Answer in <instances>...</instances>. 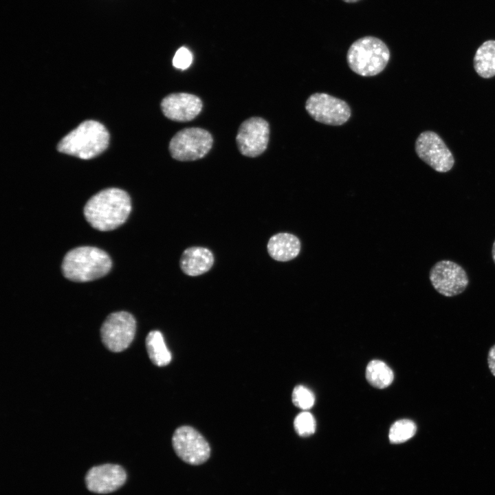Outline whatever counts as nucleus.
<instances>
[{"label":"nucleus","instance_id":"a211bd4d","mask_svg":"<svg viewBox=\"0 0 495 495\" xmlns=\"http://www.w3.org/2000/svg\"><path fill=\"white\" fill-rule=\"evenodd\" d=\"M366 378L373 386L385 388L393 382L394 375L392 369L386 363L373 360L366 366Z\"/></svg>","mask_w":495,"mask_h":495},{"label":"nucleus","instance_id":"39448f33","mask_svg":"<svg viewBox=\"0 0 495 495\" xmlns=\"http://www.w3.org/2000/svg\"><path fill=\"white\" fill-rule=\"evenodd\" d=\"M212 144V136L207 130L190 127L178 131L170 140L168 148L176 160L194 161L206 155Z\"/></svg>","mask_w":495,"mask_h":495},{"label":"nucleus","instance_id":"4468645a","mask_svg":"<svg viewBox=\"0 0 495 495\" xmlns=\"http://www.w3.org/2000/svg\"><path fill=\"white\" fill-rule=\"evenodd\" d=\"M212 252L204 247H190L181 256L179 265L184 274L190 276L201 275L210 270L214 264Z\"/></svg>","mask_w":495,"mask_h":495},{"label":"nucleus","instance_id":"f257e3e1","mask_svg":"<svg viewBox=\"0 0 495 495\" xmlns=\"http://www.w3.org/2000/svg\"><path fill=\"white\" fill-rule=\"evenodd\" d=\"M131 210V199L124 190L110 188L91 197L84 208L89 224L100 231L117 228L124 223Z\"/></svg>","mask_w":495,"mask_h":495},{"label":"nucleus","instance_id":"9d476101","mask_svg":"<svg viewBox=\"0 0 495 495\" xmlns=\"http://www.w3.org/2000/svg\"><path fill=\"white\" fill-rule=\"evenodd\" d=\"M415 148L417 156L437 172H448L454 164L452 152L434 131L421 133L415 141Z\"/></svg>","mask_w":495,"mask_h":495},{"label":"nucleus","instance_id":"aec40b11","mask_svg":"<svg viewBox=\"0 0 495 495\" xmlns=\"http://www.w3.org/2000/svg\"><path fill=\"white\" fill-rule=\"evenodd\" d=\"M316 420L314 416L307 411L299 413L295 418L294 426L296 432L300 437H308L315 432Z\"/></svg>","mask_w":495,"mask_h":495},{"label":"nucleus","instance_id":"7ed1b4c3","mask_svg":"<svg viewBox=\"0 0 495 495\" xmlns=\"http://www.w3.org/2000/svg\"><path fill=\"white\" fill-rule=\"evenodd\" d=\"M109 140V135L104 125L95 120H86L66 135L57 148L61 153L88 160L104 151Z\"/></svg>","mask_w":495,"mask_h":495},{"label":"nucleus","instance_id":"ddd939ff","mask_svg":"<svg viewBox=\"0 0 495 495\" xmlns=\"http://www.w3.org/2000/svg\"><path fill=\"white\" fill-rule=\"evenodd\" d=\"M202 102L195 95L188 93H173L161 102V109L168 119L177 122L190 121L196 118L202 109Z\"/></svg>","mask_w":495,"mask_h":495},{"label":"nucleus","instance_id":"412c9836","mask_svg":"<svg viewBox=\"0 0 495 495\" xmlns=\"http://www.w3.org/2000/svg\"><path fill=\"white\" fill-rule=\"evenodd\" d=\"M292 402L296 406L302 410L311 408L315 402L314 394L302 385L296 386L292 392Z\"/></svg>","mask_w":495,"mask_h":495},{"label":"nucleus","instance_id":"2eb2a0df","mask_svg":"<svg viewBox=\"0 0 495 495\" xmlns=\"http://www.w3.org/2000/svg\"><path fill=\"white\" fill-rule=\"evenodd\" d=\"M270 256L281 262L296 258L300 251V242L294 234L280 232L273 235L267 245Z\"/></svg>","mask_w":495,"mask_h":495},{"label":"nucleus","instance_id":"dca6fc26","mask_svg":"<svg viewBox=\"0 0 495 495\" xmlns=\"http://www.w3.org/2000/svg\"><path fill=\"white\" fill-rule=\"evenodd\" d=\"M474 68L483 78L495 76V41H487L477 49L474 57Z\"/></svg>","mask_w":495,"mask_h":495},{"label":"nucleus","instance_id":"1a4fd4ad","mask_svg":"<svg viewBox=\"0 0 495 495\" xmlns=\"http://www.w3.org/2000/svg\"><path fill=\"white\" fill-rule=\"evenodd\" d=\"M429 278L434 289L446 297L463 293L469 284L468 276L462 266L450 260H441L433 265Z\"/></svg>","mask_w":495,"mask_h":495},{"label":"nucleus","instance_id":"9b49d317","mask_svg":"<svg viewBox=\"0 0 495 495\" xmlns=\"http://www.w3.org/2000/svg\"><path fill=\"white\" fill-rule=\"evenodd\" d=\"M270 138V125L260 117H252L241 123L236 136L241 153L255 157L267 148Z\"/></svg>","mask_w":495,"mask_h":495},{"label":"nucleus","instance_id":"5701e85b","mask_svg":"<svg viewBox=\"0 0 495 495\" xmlns=\"http://www.w3.org/2000/svg\"><path fill=\"white\" fill-rule=\"evenodd\" d=\"M487 363L491 373L495 376V344L489 351Z\"/></svg>","mask_w":495,"mask_h":495},{"label":"nucleus","instance_id":"6e6552de","mask_svg":"<svg viewBox=\"0 0 495 495\" xmlns=\"http://www.w3.org/2000/svg\"><path fill=\"white\" fill-rule=\"evenodd\" d=\"M136 331L134 317L126 311L111 314L104 321L100 334L104 345L113 352L126 349L132 342Z\"/></svg>","mask_w":495,"mask_h":495},{"label":"nucleus","instance_id":"f8f14e48","mask_svg":"<svg viewBox=\"0 0 495 495\" xmlns=\"http://www.w3.org/2000/svg\"><path fill=\"white\" fill-rule=\"evenodd\" d=\"M126 472L120 465L104 463L91 468L85 481L89 491L106 494L120 488L126 481Z\"/></svg>","mask_w":495,"mask_h":495},{"label":"nucleus","instance_id":"f03ea898","mask_svg":"<svg viewBox=\"0 0 495 495\" xmlns=\"http://www.w3.org/2000/svg\"><path fill=\"white\" fill-rule=\"evenodd\" d=\"M111 267L109 255L103 250L91 246H82L69 251L62 263V271L67 278L86 282L107 274Z\"/></svg>","mask_w":495,"mask_h":495},{"label":"nucleus","instance_id":"20e7f679","mask_svg":"<svg viewBox=\"0 0 495 495\" xmlns=\"http://www.w3.org/2000/svg\"><path fill=\"white\" fill-rule=\"evenodd\" d=\"M390 51L380 38L366 36L355 41L346 54L350 69L362 76H373L382 72L390 59Z\"/></svg>","mask_w":495,"mask_h":495},{"label":"nucleus","instance_id":"6ab92c4d","mask_svg":"<svg viewBox=\"0 0 495 495\" xmlns=\"http://www.w3.org/2000/svg\"><path fill=\"white\" fill-rule=\"evenodd\" d=\"M417 426L410 419L395 421L390 428L388 438L391 443H401L411 439L416 433Z\"/></svg>","mask_w":495,"mask_h":495},{"label":"nucleus","instance_id":"4be33fe9","mask_svg":"<svg viewBox=\"0 0 495 495\" xmlns=\"http://www.w3.org/2000/svg\"><path fill=\"white\" fill-rule=\"evenodd\" d=\"M192 62V55L188 49L182 47L176 52L173 59V65L175 68L186 69Z\"/></svg>","mask_w":495,"mask_h":495},{"label":"nucleus","instance_id":"b1692460","mask_svg":"<svg viewBox=\"0 0 495 495\" xmlns=\"http://www.w3.org/2000/svg\"><path fill=\"white\" fill-rule=\"evenodd\" d=\"M492 256L493 261H494V263H495V240H494V243H493V245H492Z\"/></svg>","mask_w":495,"mask_h":495},{"label":"nucleus","instance_id":"f3484780","mask_svg":"<svg viewBox=\"0 0 495 495\" xmlns=\"http://www.w3.org/2000/svg\"><path fill=\"white\" fill-rule=\"evenodd\" d=\"M148 355L153 364L164 366L171 361V353L168 349L162 333L157 330L150 331L146 338Z\"/></svg>","mask_w":495,"mask_h":495},{"label":"nucleus","instance_id":"393cba45","mask_svg":"<svg viewBox=\"0 0 495 495\" xmlns=\"http://www.w3.org/2000/svg\"><path fill=\"white\" fill-rule=\"evenodd\" d=\"M342 1L348 3H353L360 1V0H342Z\"/></svg>","mask_w":495,"mask_h":495},{"label":"nucleus","instance_id":"423d86ee","mask_svg":"<svg viewBox=\"0 0 495 495\" xmlns=\"http://www.w3.org/2000/svg\"><path fill=\"white\" fill-rule=\"evenodd\" d=\"M305 107L314 120L327 125H342L351 115V108L344 100L327 93L311 94L307 99Z\"/></svg>","mask_w":495,"mask_h":495},{"label":"nucleus","instance_id":"0eeeda50","mask_svg":"<svg viewBox=\"0 0 495 495\" xmlns=\"http://www.w3.org/2000/svg\"><path fill=\"white\" fill-rule=\"evenodd\" d=\"M172 446L177 456L190 465L203 464L210 456L208 442L200 432L189 426H182L175 430Z\"/></svg>","mask_w":495,"mask_h":495}]
</instances>
